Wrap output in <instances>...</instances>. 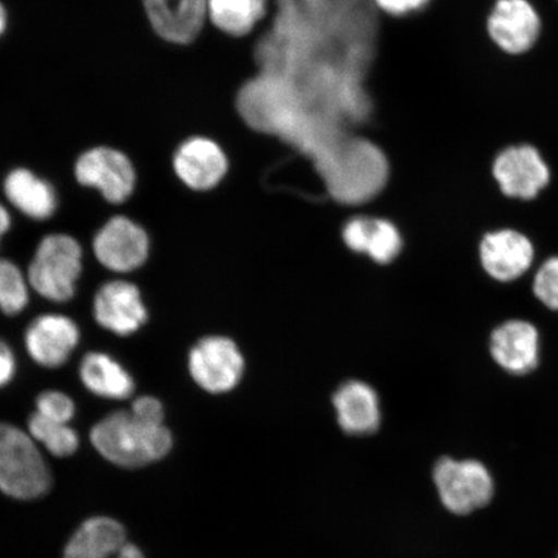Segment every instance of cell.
<instances>
[{
    "label": "cell",
    "instance_id": "obj_1",
    "mask_svg": "<svg viewBox=\"0 0 558 558\" xmlns=\"http://www.w3.org/2000/svg\"><path fill=\"white\" fill-rule=\"evenodd\" d=\"M90 442L109 462L137 469L165 458L172 436L165 424L143 421L129 410L105 416L90 430Z\"/></svg>",
    "mask_w": 558,
    "mask_h": 558
},
{
    "label": "cell",
    "instance_id": "obj_2",
    "mask_svg": "<svg viewBox=\"0 0 558 558\" xmlns=\"http://www.w3.org/2000/svg\"><path fill=\"white\" fill-rule=\"evenodd\" d=\"M51 487V473L31 436L10 424H0V492L31 500Z\"/></svg>",
    "mask_w": 558,
    "mask_h": 558
},
{
    "label": "cell",
    "instance_id": "obj_3",
    "mask_svg": "<svg viewBox=\"0 0 558 558\" xmlns=\"http://www.w3.org/2000/svg\"><path fill=\"white\" fill-rule=\"evenodd\" d=\"M82 271V248L73 236L52 234L40 242L29 267L33 289L52 302L74 296Z\"/></svg>",
    "mask_w": 558,
    "mask_h": 558
},
{
    "label": "cell",
    "instance_id": "obj_4",
    "mask_svg": "<svg viewBox=\"0 0 558 558\" xmlns=\"http://www.w3.org/2000/svg\"><path fill=\"white\" fill-rule=\"evenodd\" d=\"M434 480L442 505L453 514H469L490 504L494 483L484 464L476 460L442 458Z\"/></svg>",
    "mask_w": 558,
    "mask_h": 558
},
{
    "label": "cell",
    "instance_id": "obj_5",
    "mask_svg": "<svg viewBox=\"0 0 558 558\" xmlns=\"http://www.w3.org/2000/svg\"><path fill=\"white\" fill-rule=\"evenodd\" d=\"M493 177L509 198L530 201L547 187L549 167L533 145L508 146L493 165Z\"/></svg>",
    "mask_w": 558,
    "mask_h": 558
},
{
    "label": "cell",
    "instance_id": "obj_6",
    "mask_svg": "<svg viewBox=\"0 0 558 558\" xmlns=\"http://www.w3.org/2000/svg\"><path fill=\"white\" fill-rule=\"evenodd\" d=\"M75 177L82 185L100 191L110 204H122L136 184L134 166L128 156L104 146L82 155L75 166Z\"/></svg>",
    "mask_w": 558,
    "mask_h": 558
},
{
    "label": "cell",
    "instance_id": "obj_7",
    "mask_svg": "<svg viewBox=\"0 0 558 558\" xmlns=\"http://www.w3.org/2000/svg\"><path fill=\"white\" fill-rule=\"evenodd\" d=\"M190 369L194 381L207 392L225 393L239 384L243 359L232 340L206 338L192 349Z\"/></svg>",
    "mask_w": 558,
    "mask_h": 558
},
{
    "label": "cell",
    "instance_id": "obj_8",
    "mask_svg": "<svg viewBox=\"0 0 558 558\" xmlns=\"http://www.w3.org/2000/svg\"><path fill=\"white\" fill-rule=\"evenodd\" d=\"M94 250L104 267L128 274L142 267L148 259L149 239L136 222L117 216L96 234Z\"/></svg>",
    "mask_w": 558,
    "mask_h": 558
},
{
    "label": "cell",
    "instance_id": "obj_9",
    "mask_svg": "<svg viewBox=\"0 0 558 558\" xmlns=\"http://www.w3.org/2000/svg\"><path fill=\"white\" fill-rule=\"evenodd\" d=\"M542 21L529 0H498L487 19V33L501 51L525 53L538 41Z\"/></svg>",
    "mask_w": 558,
    "mask_h": 558
},
{
    "label": "cell",
    "instance_id": "obj_10",
    "mask_svg": "<svg viewBox=\"0 0 558 558\" xmlns=\"http://www.w3.org/2000/svg\"><path fill=\"white\" fill-rule=\"evenodd\" d=\"M174 171L186 186L194 191H209L218 186L228 172L225 150L213 140L193 137L177 151Z\"/></svg>",
    "mask_w": 558,
    "mask_h": 558
},
{
    "label": "cell",
    "instance_id": "obj_11",
    "mask_svg": "<svg viewBox=\"0 0 558 558\" xmlns=\"http://www.w3.org/2000/svg\"><path fill=\"white\" fill-rule=\"evenodd\" d=\"M94 311L104 329L121 337L136 332L148 319L138 289L124 281L104 284L96 294Z\"/></svg>",
    "mask_w": 558,
    "mask_h": 558
},
{
    "label": "cell",
    "instance_id": "obj_12",
    "mask_svg": "<svg viewBox=\"0 0 558 558\" xmlns=\"http://www.w3.org/2000/svg\"><path fill=\"white\" fill-rule=\"evenodd\" d=\"M153 29L171 44H191L208 19L207 0H144Z\"/></svg>",
    "mask_w": 558,
    "mask_h": 558
},
{
    "label": "cell",
    "instance_id": "obj_13",
    "mask_svg": "<svg viewBox=\"0 0 558 558\" xmlns=\"http://www.w3.org/2000/svg\"><path fill=\"white\" fill-rule=\"evenodd\" d=\"M64 558H144L129 542L120 522L108 518L89 519L76 530Z\"/></svg>",
    "mask_w": 558,
    "mask_h": 558
},
{
    "label": "cell",
    "instance_id": "obj_14",
    "mask_svg": "<svg viewBox=\"0 0 558 558\" xmlns=\"http://www.w3.org/2000/svg\"><path fill=\"white\" fill-rule=\"evenodd\" d=\"M481 262L488 275L501 282L518 279L534 260V247L526 235L501 229L485 235L480 246Z\"/></svg>",
    "mask_w": 558,
    "mask_h": 558
},
{
    "label": "cell",
    "instance_id": "obj_15",
    "mask_svg": "<svg viewBox=\"0 0 558 558\" xmlns=\"http://www.w3.org/2000/svg\"><path fill=\"white\" fill-rule=\"evenodd\" d=\"M78 341L80 330L73 320L56 314L35 319L25 335L31 357L50 368L64 365Z\"/></svg>",
    "mask_w": 558,
    "mask_h": 558
},
{
    "label": "cell",
    "instance_id": "obj_16",
    "mask_svg": "<svg viewBox=\"0 0 558 558\" xmlns=\"http://www.w3.org/2000/svg\"><path fill=\"white\" fill-rule=\"evenodd\" d=\"M492 354L512 374H527L538 366L539 335L526 320H508L492 335Z\"/></svg>",
    "mask_w": 558,
    "mask_h": 558
},
{
    "label": "cell",
    "instance_id": "obj_17",
    "mask_svg": "<svg viewBox=\"0 0 558 558\" xmlns=\"http://www.w3.org/2000/svg\"><path fill=\"white\" fill-rule=\"evenodd\" d=\"M340 427L347 434H373L380 423L379 401L367 384L351 381L341 387L333 397Z\"/></svg>",
    "mask_w": 558,
    "mask_h": 558
},
{
    "label": "cell",
    "instance_id": "obj_18",
    "mask_svg": "<svg viewBox=\"0 0 558 558\" xmlns=\"http://www.w3.org/2000/svg\"><path fill=\"white\" fill-rule=\"evenodd\" d=\"M343 239L349 248L366 253L380 264L392 262L402 247L399 230L384 219H353L345 226Z\"/></svg>",
    "mask_w": 558,
    "mask_h": 558
},
{
    "label": "cell",
    "instance_id": "obj_19",
    "mask_svg": "<svg viewBox=\"0 0 558 558\" xmlns=\"http://www.w3.org/2000/svg\"><path fill=\"white\" fill-rule=\"evenodd\" d=\"M4 192L11 204L32 219L51 218L58 206L53 187L24 169L12 171L7 177Z\"/></svg>",
    "mask_w": 558,
    "mask_h": 558
},
{
    "label": "cell",
    "instance_id": "obj_20",
    "mask_svg": "<svg viewBox=\"0 0 558 558\" xmlns=\"http://www.w3.org/2000/svg\"><path fill=\"white\" fill-rule=\"evenodd\" d=\"M80 375L83 384L105 399L124 400L134 392L131 375L113 359L104 353H88L82 360Z\"/></svg>",
    "mask_w": 558,
    "mask_h": 558
},
{
    "label": "cell",
    "instance_id": "obj_21",
    "mask_svg": "<svg viewBox=\"0 0 558 558\" xmlns=\"http://www.w3.org/2000/svg\"><path fill=\"white\" fill-rule=\"evenodd\" d=\"M208 19L219 31L243 37L267 15L268 0H207Z\"/></svg>",
    "mask_w": 558,
    "mask_h": 558
},
{
    "label": "cell",
    "instance_id": "obj_22",
    "mask_svg": "<svg viewBox=\"0 0 558 558\" xmlns=\"http://www.w3.org/2000/svg\"><path fill=\"white\" fill-rule=\"evenodd\" d=\"M29 432L54 457L73 456L80 446L78 435L68 424L50 421L38 413L29 418Z\"/></svg>",
    "mask_w": 558,
    "mask_h": 558
},
{
    "label": "cell",
    "instance_id": "obj_23",
    "mask_svg": "<svg viewBox=\"0 0 558 558\" xmlns=\"http://www.w3.org/2000/svg\"><path fill=\"white\" fill-rule=\"evenodd\" d=\"M29 294L23 274L10 260L0 259V308L9 316L23 312Z\"/></svg>",
    "mask_w": 558,
    "mask_h": 558
},
{
    "label": "cell",
    "instance_id": "obj_24",
    "mask_svg": "<svg viewBox=\"0 0 558 558\" xmlns=\"http://www.w3.org/2000/svg\"><path fill=\"white\" fill-rule=\"evenodd\" d=\"M534 294L549 310L558 312V257L544 263L534 279Z\"/></svg>",
    "mask_w": 558,
    "mask_h": 558
},
{
    "label": "cell",
    "instance_id": "obj_25",
    "mask_svg": "<svg viewBox=\"0 0 558 558\" xmlns=\"http://www.w3.org/2000/svg\"><path fill=\"white\" fill-rule=\"evenodd\" d=\"M37 413L50 421L68 424L74 416L75 407L65 393L48 390L38 397Z\"/></svg>",
    "mask_w": 558,
    "mask_h": 558
},
{
    "label": "cell",
    "instance_id": "obj_26",
    "mask_svg": "<svg viewBox=\"0 0 558 558\" xmlns=\"http://www.w3.org/2000/svg\"><path fill=\"white\" fill-rule=\"evenodd\" d=\"M132 413L142 417L143 421L163 424L165 411L162 403H160L155 397L144 396L140 397L131 407Z\"/></svg>",
    "mask_w": 558,
    "mask_h": 558
},
{
    "label": "cell",
    "instance_id": "obj_27",
    "mask_svg": "<svg viewBox=\"0 0 558 558\" xmlns=\"http://www.w3.org/2000/svg\"><path fill=\"white\" fill-rule=\"evenodd\" d=\"M374 2L390 16H404L424 9L430 0H374Z\"/></svg>",
    "mask_w": 558,
    "mask_h": 558
},
{
    "label": "cell",
    "instance_id": "obj_28",
    "mask_svg": "<svg viewBox=\"0 0 558 558\" xmlns=\"http://www.w3.org/2000/svg\"><path fill=\"white\" fill-rule=\"evenodd\" d=\"M15 368V357H13L11 349L0 340V387L12 380Z\"/></svg>",
    "mask_w": 558,
    "mask_h": 558
},
{
    "label": "cell",
    "instance_id": "obj_29",
    "mask_svg": "<svg viewBox=\"0 0 558 558\" xmlns=\"http://www.w3.org/2000/svg\"><path fill=\"white\" fill-rule=\"evenodd\" d=\"M11 227V219L9 213H7V209L0 205V239H2V235L9 230Z\"/></svg>",
    "mask_w": 558,
    "mask_h": 558
},
{
    "label": "cell",
    "instance_id": "obj_30",
    "mask_svg": "<svg viewBox=\"0 0 558 558\" xmlns=\"http://www.w3.org/2000/svg\"><path fill=\"white\" fill-rule=\"evenodd\" d=\"M7 26V13L4 7L0 4V35L3 34Z\"/></svg>",
    "mask_w": 558,
    "mask_h": 558
}]
</instances>
